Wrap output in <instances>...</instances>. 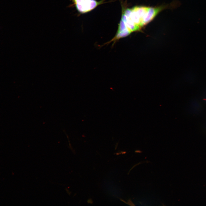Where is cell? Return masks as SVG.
<instances>
[{"label":"cell","mask_w":206,"mask_h":206,"mask_svg":"<svg viewBox=\"0 0 206 206\" xmlns=\"http://www.w3.org/2000/svg\"><path fill=\"white\" fill-rule=\"evenodd\" d=\"M122 14L118 28L114 36L104 45L112 42V46L121 38L131 33L139 31L151 22L158 14L167 7L165 5L156 7L142 6L126 8L122 4Z\"/></svg>","instance_id":"obj_1"},{"label":"cell","mask_w":206,"mask_h":206,"mask_svg":"<svg viewBox=\"0 0 206 206\" xmlns=\"http://www.w3.org/2000/svg\"><path fill=\"white\" fill-rule=\"evenodd\" d=\"M78 11L83 14L91 11L99 5L104 3V0H72Z\"/></svg>","instance_id":"obj_2"}]
</instances>
